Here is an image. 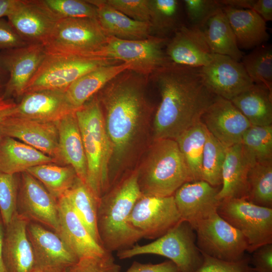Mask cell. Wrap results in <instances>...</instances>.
Masks as SVG:
<instances>
[{
    "label": "cell",
    "mask_w": 272,
    "mask_h": 272,
    "mask_svg": "<svg viewBox=\"0 0 272 272\" xmlns=\"http://www.w3.org/2000/svg\"><path fill=\"white\" fill-rule=\"evenodd\" d=\"M148 79L126 70L97 94L111 149L109 188L136 168L153 141L154 107L146 94Z\"/></svg>",
    "instance_id": "cell-1"
},
{
    "label": "cell",
    "mask_w": 272,
    "mask_h": 272,
    "mask_svg": "<svg viewBox=\"0 0 272 272\" xmlns=\"http://www.w3.org/2000/svg\"><path fill=\"white\" fill-rule=\"evenodd\" d=\"M199 68L171 62L150 76L161 97L153 118V141L175 140L201 121L216 96L206 85Z\"/></svg>",
    "instance_id": "cell-2"
},
{
    "label": "cell",
    "mask_w": 272,
    "mask_h": 272,
    "mask_svg": "<svg viewBox=\"0 0 272 272\" xmlns=\"http://www.w3.org/2000/svg\"><path fill=\"white\" fill-rule=\"evenodd\" d=\"M142 194L135 168L111 187L99 200L97 228L102 247L111 252L129 248L142 239V233L127 219Z\"/></svg>",
    "instance_id": "cell-3"
},
{
    "label": "cell",
    "mask_w": 272,
    "mask_h": 272,
    "mask_svg": "<svg viewBox=\"0 0 272 272\" xmlns=\"http://www.w3.org/2000/svg\"><path fill=\"white\" fill-rule=\"evenodd\" d=\"M135 169L143 195L172 196L184 183L193 181L178 144L173 139L152 141Z\"/></svg>",
    "instance_id": "cell-4"
},
{
    "label": "cell",
    "mask_w": 272,
    "mask_h": 272,
    "mask_svg": "<svg viewBox=\"0 0 272 272\" xmlns=\"http://www.w3.org/2000/svg\"><path fill=\"white\" fill-rule=\"evenodd\" d=\"M87 164L86 184L100 198L109 189L111 149L97 94L76 112Z\"/></svg>",
    "instance_id": "cell-5"
},
{
    "label": "cell",
    "mask_w": 272,
    "mask_h": 272,
    "mask_svg": "<svg viewBox=\"0 0 272 272\" xmlns=\"http://www.w3.org/2000/svg\"><path fill=\"white\" fill-rule=\"evenodd\" d=\"M142 254L165 257L174 263L181 272H194L201 264L203 255L196 244L193 227L181 220L163 235L149 243L118 251L120 259Z\"/></svg>",
    "instance_id": "cell-6"
},
{
    "label": "cell",
    "mask_w": 272,
    "mask_h": 272,
    "mask_svg": "<svg viewBox=\"0 0 272 272\" xmlns=\"http://www.w3.org/2000/svg\"><path fill=\"white\" fill-rule=\"evenodd\" d=\"M109 36L96 19L60 18L42 44L47 53L89 57Z\"/></svg>",
    "instance_id": "cell-7"
},
{
    "label": "cell",
    "mask_w": 272,
    "mask_h": 272,
    "mask_svg": "<svg viewBox=\"0 0 272 272\" xmlns=\"http://www.w3.org/2000/svg\"><path fill=\"white\" fill-rule=\"evenodd\" d=\"M106 58L47 53L30 80L24 94L40 90L65 92L76 80L99 67L119 63Z\"/></svg>",
    "instance_id": "cell-8"
},
{
    "label": "cell",
    "mask_w": 272,
    "mask_h": 272,
    "mask_svg": "<svg viewBox=\"0 0 272 272\" xmlns=\"http://www.w3.org/2000/svg\"><path fill=\"white\" fill-rule=\"evenodd\" d=\"M168 40L152 35L137 40L109 36L106 44L90 57L110 58L128 63L131 71L149 78L158 69L171 63L163 49Z\"/></svg>",
    "instance_id": "cell-9"
},
{
    "label": "cell",
    "mask_w": 272,
    "mask_h": 272,
    "mask_svg": "<svg viewBox=\"0 0 272 272\" xmlns=\"http://www.w3.org/2000/svg\"><path fill=\"white\" fill-rule=\"evenodd\" d=\"M217 213L245 237L247 252L272 243V208L256 205L245 198L221 200Z\"/></svg>",
    "instance_id": "cell-10"
},
{
    "label": "cell",
    "mask_w": 272,
    "mask_h": 272,
    "mask_svg": "<svg viewBox=\"0 0 272 272\" xmlns=\"http://www.w3.org/2000/svg\"><path fill=\"white\" fill-rule=\"evenodd\" d=\"M193 229L196 244L201 253L226 261L238 260L245 255L246 239L217 212L198 222Z\"/></svg>",
    "instance_id": "cell-11"
},
{
    "label": "cell",
    "mask_w": 272,
    "mask_h": 272,
    "mask_svg": "<svg viewBox=\"0 0 272 272\" xmlns=\"http://www.w3.org/2000/svg\"><path fill=\"white\" fill-rule=\"evenodd\" d=\"M173 195L159 197L142 194L135 203L128 222L143 237L156 239L181 221Z\"/></svg>",
    "instance_id": "cell-12"
},
{
    "label": "cell",
    "mask_w": 272,
    "mask_h": 272,
    "mask_svg": "<svg viewBox=\"0 0 272 272\" xmlns=\"http://www.w3.org/2000/svg\"><path fill=\"white\" fill-rule=\"evenodd\" d=\"M11 112V111H10ZM0 122L2 137L20 141L62 164L57 122H47L10 114Z\"/></svg>",
    "instance_id": "cell-13"
},
{
    "label": "cell",
    "mask_w": 272,
    "mask_h": 272,
    "mask_svg": "<svg viewBox=\"0 0 272 272\" xmlns=\"http://www.w3.org/2000/svg\"><path fill=\"white\" fill-rule=\"evenodd\" d=\"M17 212L29 222L40 224L57 233L59 215L57 200L27 172L21 173Z\"/></svg>",
    "instance_id": "cell-14"
},
{
    "label": "cell",
    "mask_w": 272,
    "mask_h": 272,
    "mask_svg": "<svg viewBox=\"0 0 272 272\" xmlns=\"http://www.w3.org/2000/svg\"><path fill=\"white\" fill-rule=\"evenodd\" d=\"M199 71L212 93L230 101L254 84L242 63L226 55L214 54Z\"/></svg>",
    "instance_id": "cell-15"
},
{
    "label": "cell",
    "mask_w": 272,
    "mask_h": 272,
    "mask_svg": "<svg viewBox=\"0 0 272 272\" xmlns=\"http://www.w3.org/2000/svg\"><path fill=\"white\" fill-rule=\"evenodd\" d=\"M46 52L41 43H32L0 52V66L9 73L3 95H23L28 82L36 72Z\"/></svg>",
    "instance_id": "cell-16"
},
{
    "label": "cell",
    "mask_w": 272,
    "mask_h": 272,
    "mask_svg": "<svg viewBox=\"0 0 272 272\" xmlns=\"http://www.w3.org/2000/svg\"><path fill=\"white\" fill-rule=\"evenodd\" d=\"M7 20L27 43H41L60 19L43 0H19Z\"/></svg>",
    "instance_id": "cell-17"
},
{
    "label": "cell",
    "mask_w": 272,
    "mask_h": 272,
    "mask_svg": "<svg viewBox=\"0 0 272 272\" xmlns=\"http://www.w3.org/2000/svg\"><path fill=\"white\" fill-rule=\"evenodd\" d=\"M208 131L228 148L241 144L252 125L231 101L216 96L201 117Z\"/></svg>",
    "instance_id": "cell-18"
},
{
    "label": "cell",
    "mask_w": 272,
    "mask_h": 272,
    "mask_svg": "<svg viewBox=\"0 0 272 272\" xmlns=\"http://www.w3.org/2000/svg\"><path fill=\"white\" fill-rule=\"evenodd\" d=\"M27 233L31 244L36 268L42 270H65L78 258L60 237L37 223L29 222Z\"/></svg>",
    "instance_id": "cell-19"
},
{
    "label": "cell",
    "mask_w": 272,
    "mask_h": 272,
    "mask_svg": "<svg viewBox=\"0 0 272 272\" xmlns=\"http://www.w3.org/2000/svg\"><path fill=\"white\" fill-rule=\"evenodd\" d=\"M221 186L200 180L187 182L176 190L173 197L182 220L193 226L217 212L221 200L217 195Z\"/></svg>",
    "instance_id": "cell-20"
},
{
    "label": "cell",
    "mask_w": 272,
    "mask_h": 272,
    "mask_svg": "<svg viewBox=\"0 0 272 272\" xmlns=\"http://www.w3.org/2000/svg\"><path fill=\"white\" fill-rule=\"evenodd\" d=\"M165 53L172 63L191 67H201L212 60L213 53L200 29L182 25L169 39Z\"/></svg>",
    "instance_id": "cell-21"
},
{
    "label": "cell",
    "mask_w": 272,
    "mask_h": 272,
    "mask_svg": "<svg viewBox=\"0 0 272 272\" xmlns=\"http://www.w3.org/2000/svg\"><path fill=\"white\" fill-rule=\"evenodd\" d=\"M10 114L47 122H57L75 112L64 92L40 90L26 93Z\"/></svg>",
    "instance_id": "cell-22"
},
{
    "label": "cell",
    "mask_w": 272,
    "mask_h": 272,
    "mask_svg": "<svg viewBox=\"0 0 272 272\" xmlns=\"http://www.w3.org/2000/svg\"><path fill=\"white\" fill-rule=\"evenodd\" d=\"M29 221L17 212L5 226L3 255L8 272H32L35 268L27 227Z\"/></svg>",
    "instance_id": "cell-23"
},
{
    "label": "cell",
    "mask_w": 272,
    "mask_h": 272,
    "mask_svg": "<svg viewBox=\"0 0 272 272\" xmlns=\"http://www.w3.org/2000/svg\"><path fill=\"white\" fill-rule=\"evenodd\" d=\"M59 227L57 234L78 259L103 254L106 250L90 235L66 198L57 199Z\"/></svg>",
    "instance_id": "cell-24"
},
{
    "label": "cell",
    "mask_w": 272,
    "mask_h": 272,
    "mask_svg": "<svg viewBox=\"0 0 272 272\" xmlns=\"http://www.w3.org/2000/svg\"><path fill=\"white\" fill-rule=\"evenodd\" d=\"M254 163L241 143L228 147L222 168V183L217 195L218 199L221 200L228 198H246L248 172Z\"/></svg>",
    "instance_id": "cell-25"
},
{
    "label": "cell",
    "mask_w": 272,
    "mask_h": 272,
    "mask_svg": "<svg viewBox=\"0 0 272 272\" xmlns=\"http://www.w3.org/2000/svg\"><path fill=\"white\" fill-rule=\"evenodd\" d=\"M97 9V20L109 36L124 40H143L152 32L150 22L132 20L107 4L105 0H88Z\"/></svg>",
    "instance_id": "cell-26"
},
{
    "label": "cell",
    "mask_w": 272,
    "mask_h": 272,
    "mask_svg": "<svg viewBox=\"0 0 272 272\" xmlns=\"http://www.w3.org/2000/svg\"><path fill=\"white\" fill-rule=\"evenodd\" d=\"M75 112L57 122L59 146L63 164L71 166L78 178L86 183L87 160Z\"/></svg>",
    "instance_id": "cell-27"
},
{
    "label": "cell",
    "mask_w": 272,
    "mask_h": 272,
    "mask_svg": "<svg viewBox=\"0 0 272 272\" xmlns=\"http://www.w3.org/2000/svg\"><path fill=\"white\" fill-rule=\"evenodd\" d=\"M58 164L54 158L15 139L3 137L0 140V171L15 175L41 164Z\"/></svg>",
    "instance_id": "cell-28"
},
{
    "label": "cell",
    "mask_w": 272,
    "mask_h": 272,
    "mask_svg": "<svg viewBox=\"0 0 272 272\" xmlns=\"http://www.w3.org/2000/svg\"><path fill=\"white\" fill-rule=\"evenodd\" d=\"M130 69V64L123 62L99 67L74 82L65 91V97L69 103L77 110L113 78Z\"/></svg>",
    "instance_id": "cell-29"
},
{
    "label": "cell",
    "mask_w": 272,
    "mask_h": 272,
    "mask_svg": "<svg viewBox=\"0 0 272 272\" xmlns=\"http://www.w3.org/2000/svg\"><path fill=\"white\" fill-rule=\"evenodd\" d=\"M235 35L239 49H250L269 39L266 22L251 10L222 8Z\"/></svg>",
    "instance_id": "cell-30"
},
{
    "label": "cell",
    "mask_w": 272,
    "mask_h": 272,
    "mask_svg": "<svg viewBox=\"0 0 272 272\" xmlns=\"http://www.w3.org/2000/svg\"><path fill=\"white\" fill-rule=\"evenodd\" d=\"M272 91L254 84L231 101L252 125H272Z\"/></svg>",
    "instance_id": "cell-31"
},
{
    "label": "cell",
    "mask_w": 272,
    "mask_h": 272,
    "mask_svg": "<svg viewBox=\"0 0 272 272\" xmlns=\"http://www.w3.org/2000/svg\"><path fill=\"white\" fill-rule=\"evenodd\" d=\"M212 52L229 56L240 62L243 52L239 48L227 18L221 9L199 28Z\"/></svg>",
    "instance_id": "cell-32"
},
{
    "label": "cell",
    "mask_w": 272,
    "mask_h": 272,
    "mask_svg": "<svg viewBox=\"0 0 272 272\" xmlns=\"http://www.w3.org/2000/svg\"><path fill=\"white\" fill-rule=\"evenodd\" d=\"M62 196L70 203L92 237L101 245L97 228L98 208L100 199L86 183L79 178Z\"/></svg>",
    "instance_id": "cell-33"
},
{
    "label": "cell",
    "mask_w": 272,
    "mask_h": 272,
    "mask_svg": "<svg viewBox=\"0 0 272 272\" xmlns=\"http://www.w3.org/2000/svg\"><path fill=\"white\" fill-rule=\"evenodd\" d=\"M208 132L201 121L186 130L175 140L193 181L201 180L202 160Z\"/></svg>",
    "instance_id": "cell-34"
},
{
    "label": "cell",
    "mask_w": 272,
    "mask_h": 272,
    "mask_svg": "<svg viewBox=\"0 0 272 272\" xmlns=\"http://www.w3.org/2000/svg\"><path fill=\"white\" fill-rule=\"evenodd\" d=\"M26 172L38 180L57 200L73 186L78 178L71 166L56 163L39 165Z\"/></svg>",
    "instance_id": "cell-35"
},
{
    "label": "cell",
    "mask_w": 272,
    "mask_h": 272,
    "mask_svg": "<svg viewBox=\"0 0 272 272\" xmlns=\"http://www.w3.org/2000/svg\"><path fill=\"white\" fill-rule=\"evenodd\" d=\"M247 183L246 199L256 205L272 208V163L253 164Z\"/></svg>",
    "instance_id": "cell-36"
},
{
    "label": "cell",
    "mask_w": 272,
    "mask_h": 272,
    "mask_svg": "<svg viewBox=\"0 0 272 272\" xmlns=\"http://www.w3.org/2000/svg\"><path fill=\"white\" fill-rule=\"evenodd\" d=\"M244 68L254 84L272 91V49L262 44L242 58Z\"/></svg>",
    "instance_id": "cell-37"
},
{
    "label": "cell",
    "mask_w": 272,
    "mask_h": 272,
    "mask_svg": "<svg viewBox=\"0 0 272 272\" xmlns=\"http://www.w3.org/2000/svg\"><path fill=\"white\" fill-rule=\"evenodd\" d=\"M241 144L254 163H272V125H251L244 132Z\"/></svg>",
    "instance_id": "cell-38"
},
{
    "label": "cell",
    "mask_w": 272,
    "mask_h": 272,
    "mask_svg": "<svg viewBox=\"0 0 272 272\" xmlns=\"http://www.w3.org/2000/svg\"><path fill=\"white\" fill-rule=\"evenodd\" d=\"M227 148L208 131L203 152L201 180L212 186H221Z\"/></svg>",
    "instance_id": "cell-39"
},
{
    "label": "cell",
    "mask_w": 272,
    "mask_h": 272,
    "mask_svg": "<svg viewBox=\"0 0 272 272\" xmlns=\"http://www.w3.org/2000/svg\"><path fill=\"white\" fill-rule=\"evenodd\" d=\"M179 6L177 0H149L152 31L165 35L181 26L179 25Z\"/></svg>",
    "instance_id": "cell-40"
},
{
    "label": "cell",
    "mask_w": 272,
    "mask_h": 272,
    "mask_svg": "<svg viewBox=\"0 0 272 272\" xmlns=\"http://www.w3.org/2000/svg\"><path fill=\"white\" fill-rule=\"evenodd\" d=\"M46 6L60 18L97 17L96 7L88 1L43 0Z\"/></svg>",
    "instance_id": "cell-41"
},
{
    "label": "cell",
    "mask_w": 272,
    "mask_h": 272,
    "mask_svg": "<svg viewBox=\"0 0 272 272\" xmlns=\"http://www.w3.org/2000/svg\"><path fill=\"white\" fill-rule=\"evenodd\" d=\"M18 188L15 175L0 171V215L4 226L17 212Z\"/></svg>",
    "instance_id": "cell-42"
},
{
    "label": "cell",
    "mask_w": 272,
    "mask_h": 272,
    "mask_svg": "<svg viewBox=\"0 0 272 272\" xmlns=\"http://www.w3.org/2000/svg\"><path fill=\"white\" fill-rule=\"evenodd\" d=\"M121 266L115 262L112 252L106 251L101 255L78 259L65 272H121Z\"/></svg>",
    "instance_id": "cell-43"
},
{
    "label": "cell",
    "mask_w": 272,
    "mask_h": 272,
    "mask_svg": "<svg viewBox=\"0 0 272 272\" xmlns=\"http://www.w3.org/2000/svg\"><path fill=\"white\" fill-rule=\"evenodd\" d=\"M183 2L191 26L198 28L223 8L219 1L217 0H184Z\"/></svg>",
    "instance_id": "cell-44"
},
{
    "label": "cell",
    "mask_w": 272,
    "mask_h": 272,
    "mask_svg": "<svg viewBox=\"0 0 272 272\" xmlns=\"http://www.w3.org/2000/svg\"><path fill=\"white\" fill-rule=\"evenodd\" d=\"M201 253L202 262L194 272H254L247 255L238 260L226 261Z\"/></svg>",
    "instance_id": "cell-45"
},
{
    "label": "cell",
    "mask_w": 272,
    "mask_h": 272,
    "mask_svg": "<svg viewBox=\"0 0 272 272\" xmlns=\"http://www.w3.org/2000/svg\"><path fill=\"white\" fill-rule=\"evenodd\" d=\"M115 10L129 18L141 22H150L149 0H105Z\"/></svg>",
    "instance_id": "cell-46"
},
{
    "label": "cell",
    "mask_w": 272,
    "mask_h": 272,
    "mask_svg": "<svg viewBox=\"0 0 272 272\" xmlns=\"http://www.w3.org/2000/svg\"><path fill=\"white\" fill-rule=\"evenodd\" d=\"M12 25L5 19H0V52L28 44Z\"/></svg>",
    "instance_id": "cell-47"
},
{
    "label": "cell",
    "mask_w": 272,
    "mask_h": 272,
    "mask_svg": "<svg viewBox=\"0 0 272 272\" xmlns=\"http://www.w3.org/2000/svg\"><path fill=\"white\" fill-rule=\"evenodd\" d=\"M250 257V264L254 272H272V243L257 248Z\"/></svg>",
    "instance_id": "cell-48"
},
{
    "label": "cell",
    "mask_w": 272,
    "mask_h": 272,
    "mask_svg": "<svg viewBox=\"0 0 272 272\" xmlns=\"http://www.w3.org/2000/svg\"><path fill=\"white\" fill-rule=\"evenodd\" d=\"M125 272H181L171 260L161 263H142L134 261Z\"/></svg>",
    "instance_id": "cell-49"
},
{
    "label": "cell",
    "mask_w": 272,
    "mask_h": 272,
    "mask_svg": "<svg viewBox=\"0 0 272 272\" xmlns=\"http://www.w3.org/2000/svg\"><path fill=\"white\" fill-rule=\"evenodd\" d=\"M265 22L272 20V0H255L252 9Z\"/></svg>",
    "instance_id": "cell-50"
},
{
    "label": "cell",
    "mask_w": 272,
    "mask_h": 272,
    "mask_svg": "<svg viewBox=\"0 0 272 272\" xmlns=\"http://www.w3.org/2000/svg\"><path fill=\"white\" fill-rule=\"evenodd\" d=\"M219 2L223 7L252 10L255 0H222Z\"/></svg>",
    "instance_id": "cell-51"
},
{
    "label": "cell",
    "mask_w": 272,
    "mask_h": 272,
    "mask_svg": "<svg viewBox=\"0 0 272 272\" xmlns=\"http://www.w3.org/2000/svg\"><path fill=\"white\" fill-rule=\"evenodd\" d=\"M16 103L13 101L0 95V122L6 115H8L11 110L16 106ZM2 135L0 132V140Z\"/></svg>",
    "instance_id": "cell-52"
},
{
    "label": "cell",
    "mask_w": 272,
    "mask_h": 272,
    "mask_svg": "<svg viewBox=\"0 0 272 272\" xmlns=\"http://www.w3.org/2000/svg\"><path fill=\"white\" fill-rule=\"evenodd\" d=\"M19 0H0V19L7 17L13 11Z\"/></svg>",
    "instance_id": "cell-53"
},
{
    "label": "cell",
    "mask_w": 272,
    "mask_h": 272,
    "mask_svg": "<svg viewBox=\"0 0 272 272\" xmlns=\"http://www.w3.org/2000/svg\"><path fill=\"white\" fill-rule=\"evenodd\" d=\"M4 229L5 226L0 215V272H8L4 262L3 255Z\"/></svg>",
    "instance_id": "cell-54"
},
{
    "label": "cell",
    "mask_w": 272,
    "mask_h": 272,
    "mask_svg": "<svg viewBox=\"0 0 272 272\" xmlns=\"http://www.w3.org/2000/svg\"><path fill=\"white\" fill-rule=\"evenodd\" d=\"M43 272H65V270L50 269H46V270H43Z\"/></svg>",
    "instance_id": "cell-55"
},
{
    "label": "cell",
    "mask_w": 272,
    "mask_h": 272,
    "mask_svg": "<svg viewBox=\"0 0 272 272\" xmlns=\"http://www.w3.org/2000/svg\"><path fill=\"white\" fill-rule=\"evenodd\" d=\"M32 272H43V270L39 268H35Z\"/></svg>",
    "instance_id": "cell-56"
},
{
    "label": "cell",
    "mask_w": 272,
    "mask_h": 272,
    "mask_svg": "<svg viewBox=\"0 0 272 272\" xmlns=\"http://www.w3.org/2000/svg\"><path fill=\"white\" fill-rule=\"evenodd\" d=\"M0 68H1V67L0 66ZM2 86V78H1V73H0V87H1Z\"/></svg>",
    "instance_id": "cell-57"
}]
</instances>
